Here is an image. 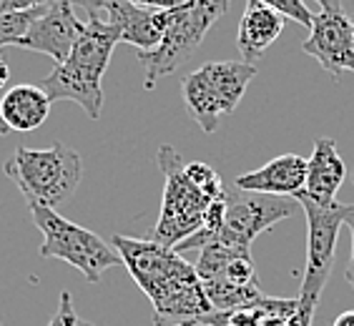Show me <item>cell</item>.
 I'll return each mask as SVG.
<instances>
[{
  "mask_svg": "<svg viewBox=\"0 0 354 326\" xmlns=\"http://www.w3.org/2000/svg\"><path fill=\"white\" fill-rule=\"evenodd\" d=\"M111 246L118 251L131 279L149 296L156 326L166 321H198L214 314L196 266L171 246L121 233L111 238Z\"/></svg>",
  "mask_w": 354,
  "mask_h": 326,
  "instance_id": "cell-1",
  "label": "cell"
},
{
  "mask_svg": "<svg viewBox=\"0 0 354 326\" xmlns=\"http://www.w3.org/2000/svg\"><path fill=\"white\" fill-rule=\"evenodd\" d=\"M121 43V35L98 10H88L86 30L75 41L73 50L63 63L43 78L38 86L46 90L50 103L73 101L78 103L88 118H98L103 108V73L109 68L113 48Z\"/></svg>",
  "mask_w": 354,
  "mask_h": 326,
  "instance_id": "cell-2",
  "label": "cell"
},
{
  "mask_svg": "<svg viewBox=\"0 0 354 326\" xmlns=\"http://www.w3.org/2000/svg\"><path fill=\"white\" fill-rule=\"evenodd\" d=\"M3 173L21 189L28 204H43L58 211L81 184L83 166L81 156L63 143H53L50 148L18 146L3 163Z\"/></svg>",
  "mask_w": 354,
  "mask_h": 326,
  "instance_id": "cell-3",
  "label": "cell"
},
{
  "mask_svg": "<svg viewBox=\"0 0 354 326\" xmlns=\"http://www.w3.org/2000/svg\"><path fill=\"white\" fill-rule=\"evenodd\" d=\"M254 75L257 66L244 61L204 63L186 75L181 83L186 111L206 136L216 133L221 121L236 111Z\"/></svg>",
  "mask_w": 354,
  "mask_h": 326,
  "instance_id": "cell-4",
  "label": "cell"
},
{
  "mask_svg": "<svg viewBox=\"0 0 354 326\" xmlns=\"http://www.w3.org/2000/svg\"><path fill=\"white\" fill-rule=\"evenodd\" d=\"M297 201L307 213V264H304V276H301L297 311L286 321V326H312L317 304L332 274L337 238H339V229L344 226L347 204L334 201L329 206H317L307 198H297Z\"/></svg>",
  "mask_w": 354,
  "mask_h": 326,
  "instance_id": "cell-5",
  "label": "cell"
},
{
  "mask_svg": "<svg viewBox=\"0 0 354 326\" xmlns=\"http://www.w3.org/2000/svg\"><path fill=\"white\" fill-rule=\"evenodd\" d=\"M28 206H30V216L38 231L43 233V258H61L78 269L91 284H98L103 274L121 264L118 251L111 244H106L98 233L63 218L55 209H48L43 204Z\"/></svg>",
  "mask_w": 354,
  "mask_h": 326,
  "instance_id": "cell-6",
  "label": "cell"
},
{
  "mask_svg": "<svg viewBox=\"0 0 354 326\" xmlns=\"http://www.w3.org/2000/svg\"><path fill=\"white\" fill-rule=\"evenodd\" d=\"M232 0H196L194 6L181 8L174 13L164 38L151 50H138L136 58L143 66V88L153 90L158 78L171 75L196 53L198 46L204 43L206 33L212 30L214 23L226 13Z\"/></svg>",
  "mask_w": 354,
  "mask_h": 326,
  "instance_id": "cell-7",
  "label": "cell"
},
{
  "mask_svg": "<svg viewBox=\"0 0 354 326\" xmlns=\"http://www.w3.org/2000/svg\"><path fill=\"white\" fill-rule=\"evenodd\" d=\"M158 166L164 171L166 186L164 198H161V213H158V221L151 231V238L174 249L201 229L206 209L216 201V196L198 189L186 176V161L174 146L158 148Z\"/></svg>",
  "mask_w": 354,
  "mask_h": 326,
  "instance_id": "cell-8",
  "label": "cell"
},
{
  "mask_svg": "<svg viewBox=\"0 0 354 326\" xmlns=\"http://www.w3.org/2000/svg\"><path fill=\"white\" fill-rule=\"evenodd\" d=\"M292 213L294 204L286 196H269V193L244 189L226 191L224 226L209 244H224L239 251H252L254 238L264 233L266 229H272L274 224L289 218Z\"/></svg>",
  "mask_w": 354,
  "mask_h": 326,
  "instance_id": "cell-9",
  "label": "cell"
},
{
  "mask_svg": "<svg viewBox=\"0 0 354 326\" xmlns=\"http://www.w3.org/2000/svg\"><path fill=\"white\" fill-rule=\"evenodd\" d=\"M301 50L327 70L332 78H339L344 70L354 73V21L342 8H327L312 18L309 38L301 43Z\"/></svg>",
  "mask_w": 354,
  "mask_h": 326,
  "instance_id": "cell-10",
  "label": "cell"
},
{
  "mask_svg": "<svg viewBox=\"0 0 354 326\" xmlns=\"http://www.w3.org/2000/svg\"><path fill=\"white\" fill-rule=\"evenodd\" d=\"M83 30H86V23L75 15L71 0H50L46 13L35 18V23L28 28L23 38H18L15 46L48 55L55 63H63L73 50L75 41L83 35Z\"/></svg>",
  "mask_w": 354,
  "mask_h": 326,
  "instance_id": "cell-11",
  "label": "cell"
},
{
  "mask_svg": "<svg viewBox=\"0 0 354 326\" xmlns=\"http://www.w3.org/2000/svg\"><path fill=\"white\" fill-rule=\"evenodd\" d=\"M98 13L116 28L123 43L136 50H151L161 43L176 10H156L131 0H106Z\"/></svg>",
  "mask_w": 354,
  "mask_h": 326,
  "instance_id": "cell-12",
  "label": "cell"
},
{
  "mask_svg": "<svg viewBox=\"0 0 354 326\" xmlns=\"http://www.w3.org/2000/svg\"><path fill=\"white\" fill-rule=\"evenodd\" d=\"M307 184V158L299 153H284V156L272 158L261 169L244 173L234 181L236 189L257 191V193H269V196H286L297 198Z\"/></svg>",
  "mask_w": 354,
  "mask_h": 326,
  "instance_id": "cell-13",
  "label": "cell"
},
{
  "mask_svg": "<svg viewBox=\"0 0 354 326\" xmlns=\"http://www.w3.org/2000/svg\"><path fill=\"white\" fill-rule=\"evenodd\" d=\"M347 166L342 161L334 138H317L312 158H307V184L297 198H307L317 206H329L337 201V191L344 184Z\"/></svg>",
  "mask_w": 354,
  "mask_h": 326,
  "instance_id": "cell-14",
  "label": "cell"
},
{
  "mask_svg": "<svg viewBox=\"0 0 354 326\" xmlns=\"http://www.w3.org/2000/svg\"><path fill=\"white\" fill-rule=\"evenodd\" d=\"M281 30H284V15L259 0H246L236 33V48L244 63L257 66V61L266 53V48L274 46V41L281 35Z\"/></svg>",
  "mask_w": 354,
  "mask_h": 326,
  "instance_id": "cell-15",
  "label": "cell"
},
{
  "mask_svg": "<svg viewBox=\"0 0 354 326\" xmlns=\"http://www.w3.org/2000/svg\"><path fill=\"white\" fill-rule=\"evenodd\" d=\"M50 106L53 103L46 95V90L33 83L13 86L0 98V113H3L6 126L10 131H21V133L41 128L50 116Z\"/></svg>",
  "mask_w": 354,
  "mask_h": 326,
  "instance_id": "cell-16",
  "label": "cell"
},
{
  "mask_svg": "<svg viewBox=\"0 0 354 326\" xmlns=\"http://www.w3.org/2000/svg\"><path fill=\"white\" fill-rule=\"evenodd\" d=\"M48 3H50V0H48ZM48 3L26 8V10H13V13L0 15V48L15 46L18 38H23V35L28 33V28L35 23V18L46 13Z\"/></svg>",
  "mask_w": 354,
  "mask_h": 326,
  "instance_id": "cell-17",
  "label": "cell"
},
{
  "mask_svg": "<svg viewBox=\"0 0 354 326\" xmlns=\"http://www.w3.org/2000/svg\"><path fill=\"white\" fill-rule=\"evenodd\" d=\"M259 3L274 8L279 15H284V18H289V21H297L299 26H304V28L312 26L314 15H312V10L307 8L304 0H259Z\"/></svg>",
  "mask_w": 354,
  "mask_h": 326,
  "instance_id": "cell-18",
  "label": "cell"
},
{
  "mask_svg": "<svg viewBox=\"0 0 354 326\" xmlns=\"http://www.w3.org/2000/svg\"><path fill=\"white\" fill-rule=\"evenodd\" d=\"M48 326H93L91 321H83L73 309V296L71 291H61V301H58V311L50 319Z\"/></svg>",
  "mask_w": 354,
  "mask_h": 326,
  "instance_id": "cell-19",
  "label": "cell"
},
{
  "mask_svg": "<svg viewBox=\"0 0 354 326\" xmlns=\"http://www.w3.org/2000/svg\"><path fill=\"white\" fill-rule=\"evenodd\" d=\"M131 3H138V6H146V8H156V10H181V8L194 6L196 0H131Z\"/></svg>",
  "mask_w": 354,
  "mask_h": 326,
  "instance_id": "cell-20",
  "label": "cell"
},
{
  "mask_svg": "<svg viewBox=\"0 0 354 326\" xmlns=\"http://www.w3.org/2000/svg\"><path fill=\"white\" fill-rule=\"evenodd\" d=\"M344 226H349V231H352V258H349V266H347V271H344V276H347V281L354 286V204H347Z\"/></svg>",
  "mask_w": 354,
  "mask_h": 326,
  "instance_id": "cell-21",
  "label": "cell"
},
{
  "mask_svg": "<svg viewBox=\"0 0 354 326\" xmlns=\"http://www.w3.org/2000/svg\"><path fill=\"white\" fill-rule=\"evenodd\" d=\"M48 0H0V15L3 13H13V10H26V8L41 6Z\"/></svg>",
  "mask_w": 354,
  "mask_h": 326,
  "instance_id": "cell-22",
  "label": "cell"
},
{
  "mask_svg": "<svg viewBox=\"0 0 354 326\" xmlns=\"http://www.w3.org/2000/svg\"><path fill=\"white\" fill-rule=\"evenodd\" d=\"M332 326H354V309H352V311L339 314V316L334 319V324H332Z\"/></svg>",
  "mask_w": 354,
  "mask_h": 326,
  "instance_id": "cell-23",
  "label": "cell"
},
{
  "mask_svg": "<svg viewBox=\"0 0 354 326\" xmlns=\"http://www.w3.org/2000/svg\"><path fill=\"white\" fill-rule=\"evenodd\" d=\"M10 81V68H8V61L0 55V86H6Z\"/></svg>",
  "mask_w": 354,
  "mask_h": 326,
  "instance_id": "cell-24",
  "label": "cell"
},
{
  "mask_svg": "<svg viewBox=\"0 0 354 326\" xmlns=\"http://www.w3.org/2000/svg\"><path fill=\"white\" fill-rule=\"evenodd\" d=\"M322 6V10H327V8H342V0H317Z\"/></svg>",
  "mask_w": 354,
  "mask_h": 326,
  "instance_id": "cell-25",
  "label": "cell"
},
{
  "mask_svg": "<svg viewBox=\"0 0 354 326\" xmlns=\"http://www.w3.org/2000/svg\"><path fill=\"white\" fill-rule=\"evenodd\" d=\"M103 3H106V0H86V8H88V10H101Z\"/></svg>",
  "mask_w": 354,
  "mask_h": 326,
  "instance_id": "cell-26",
  "label": "cell"
},
{
  "mask_svg": "<svg viewBox=\"0 0 354 326\" xmlns=\"http://www.w3.org/2000/svg\"><path fill=\"white\" fill-rule=\"evenodd\" d=\"M158 326H194V321H166V324H158Z\"/></svg>",
  "mask_w": 354,
  "mask_h": 326,
  "instance_id": "cell-27",
  "label": "cell"
},
{
  "mask_svg": "<svg viewBox=\"0 0 354 326\" xmlns=\"http://www.w3.org/2000/svg\"><path fill=\"white\" fill-rule=\"evenodd\" d=\"M10 133V128L6 126V121H3V113H0V136H8Z\"/></svg>",
  "mask_w": 354,
  "mask_h": 326,
  "instance_id": "cell-28",
  "label": "cell"
},
{
  "mask_svg": "<svg viewBox=\"0 0 354 326\" xmlns=\"http://www.w3.org/2000/svg\"><path fill=\"white\" fill-rule=\"evenodd\" d=\"M194 326H209V324H204V321H194Z\"/></svg>",
  "mask_w": 354,
  "mask_h": 326,
  "instance_id": "cell-29",
  "label": "cell"
},
{
  "mask_svg": "<svg viewBox=\"0 0 354 326\" xmlns=\"http://www.w3.org/2000/svg\"><path fill=\"white\" fill-rule=\"evenodd\" d=\"M0 326H3V324H0Z\"/></svg>",
  "mask_w": 354,
  "mask_h": 326,
  "instance_id": "cell-30",
  "label": "cell"
}]
</instances>
